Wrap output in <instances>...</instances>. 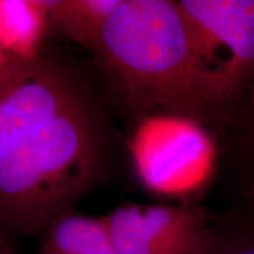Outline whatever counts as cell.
Returning <instances> with one entry per match:
<instances>
[{
  "mask_svg": "<svg viewBox=\"0 0 254 254\" xmlns=\"http://www.w3.org/2000/svg\"><path fill=\"white\" fill-rule=\"evenodd\" d=\"M40 254H117L101 219L66 212L46 231Z\"/></svg>",
  "mask_w": 254,
  "mask_h": 254,
  "instance_id": "cell-7",
  "label": "cell"
},
{
  "mask_svg": "<svg viewBox=\"0 0 254 254\" xmlns=\"http://www.w3.org/2000/svg\"><path fill=\"white\" fill-rule=\"evenodd\" d=\"M245 212L254 219V199L247 200V209Z\"/></svg>",
  "mask_w": 254,
  "mask_h": 254,
  "instance_id": "cell-14",
  "label": "cell"
},
{
  "mask_svg": "<svg viewBox=\"0 0 254 254\" xmlns=\"http://www.w3.org/2000/svg\"><path fill=\"white\" fill-rule=\"evenodd\" d=\"M104 86L63 53L0 69V231L44 233L110 183L122 140Z\"/></svg>",
  "mask_w": 254,
  "mask_h": 254,
  "instance_id": "cell-1",
  "label": "cell"
},
{
  "mask_svg": "<svg viewBox=\"0 0 254 254\" xmlns=\"http://www.w3.org/2000/svg\"><path fill=\"white\" fill-rule=\"evenodd\" d=\"M103 220L117 254H207L214 239L199 205H124Z\"/></svg>",
  "mask_w": 254,
  "mask_h": 254,
  "instance_id": "cell-5",
  "label": "cell"
},
{
  "mask_svg": "<svg viewBox=\"0 0 254 254\" xmlns=\"http://www.w3.org/2000/svg\"><path fill=\"white\" fill-rule=\"evenodd\" d=\"M221 140L225 167L254 152V77L232 114Z\"/></svg>",
  "mask_w": 254,
  "mask_h": 254,
  "instance_id": "cell-9",
  "label": "cell"
},
{
  "mask_svg": "<svg viewBox=\"0 0 254 254\" xmlns=\"http://www.w3.org/2000/svg\"><path fill=\"white\" fill-rule=\"evenodd\" d=\"M49 24L43 0H0V44L11 58L39 55Z\"/></svg>",
  "mask_w": 254,
  "mask_h": 254,
  "instance_id": "cell-6",
  "label": "cell"
},
{
  "mask_svg": "<svg viewBox=\"0 0 254 254\" xmlns=\"http://www.w3.org/2000/svg\"><path fill=\"white\" fill-rule=\"evenodd\" d=\"M8 58H9V57L7 56V53L5 52L4 49H2L1 44H0V69H1L6 65V63H7Z\"/></svg>",
  "mask_w": 254,
  "mask_h": 254,
  "instance_id": "cell-13",
  "label": "cell"
},
{
  "mask_svg": "<svg viewBox=\"0 0 254 254\" xmlns=\"http://www.w3.org/2000/svg\"><path fill=\"white\" fill-rule=\"evenodd\" d=\"M128 151L142 186L159 195H179L198 187L217 154L206 129L168 114H154L133 126Z\"/></svg>",
  "mask_w": 254,
  "mask_h": 254,
  "instance_id": "cell-3",
  "label": "cell"
},
{
  "mask_svg": "<svg viewBox=\"0 0 254 254\" xmlns=\"http://www.w3.org/2000/svg\"><path fill=\"white\" fill-rule=\"evenodd\" d=\"M230 184L247 200L254 199V152L238 163L225 168Z\"/></svg>",
  "mask_w": 254,
  "mask_h": 254,
  "instance_id": "cell-11",
  "label": "cell"
},
{
  "mask_svg": "<svg viewBox=\"0 0 254 254\" xmlns=\"http://www.w3.org/2000/svg\"><path fill=\"white\" fill-rule=\"evenodd\" d=\"M207 254H254V219L245 214L215 226Z\"/></svg>",
  "mask_w": 254,
  "mask_h": 254,
  "instance_id": "cell-10",
  "label": "cell"
},
{
  "mask_svg": "<svg viewBox=\"0 0 254 254\" xmlns=\"http://www.w3.org/2000/svg\"><path fill=\"white\" fill-rule=\"evenodd\" d=\"M196 56L233 114L254 77V0H180Z\"/></svg>",
  "mask_w": 254,
  "mask_h": 254,
  "instance_id": "cell-4",
  "label": "cell"
},
{
  "mask_svg": "<svg viewBox=\"0 0 254 254\" xmlns=\"http://www.w3.org/2000/svg\"><path fill=\"white\" fill-rule=\"evenodd\" d=\"M88 51L111 105L132 127L168 114L222 139L231 119L226 95L196 56L177 1L119 0Z\"/></svg>",
  "mask_w": 254,
  "mask_h": 254,
  "instance_id": "cell-2",
  "label": "cell"
},
{
  "mask_svg": "<svg viewBox=\"0 0 254 254\" xmlns=\"http://www.w3.org/2000/svg\"><path fill=\"white\" fill-rule=\"evenodd\" d=\"M51 24L90 50L119 0H43Z\"/></svg>",
  "mask_w": 254,
  "mask_h": 254,
  "instance_id": "cell-8",
  "label": "cell"
},
{
  "mask_svg": "<svg viewBox=\"0 0 254 254\" xmlns=\"http://www.w3.org/2000/svg\"><path fill=\"white\" fill-rule=\"evenodd\" d=\"M0 254H18L8 244L7 238L0 231Z\"/></svg>",
  "mask_w": 254,
  "mask_h": 254,
  "instance_id": "cell-12",
  "label": "cell"
}]
</instances>
